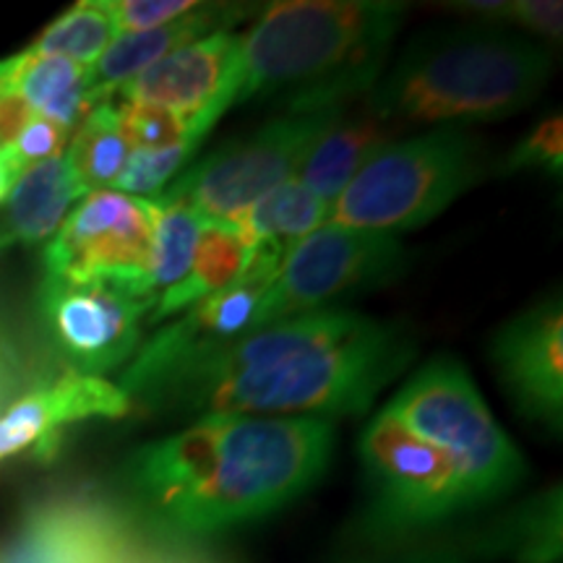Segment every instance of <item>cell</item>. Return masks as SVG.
Segmentation results:
<instances>
[{
	"mask_svg": "<svg viewBox=\"0 0 563 563\" xmlns=\"http://www.w3.org/2000/svg\"><path fill=\"white\" fill-rule=\"evenodd\" d=\"M334 439L321 418L207 415L133 449L121 467L123 514L173 543L262 522L321 481Z\"/></svg>",
	"mask_w": 563,
	"mask_h": 563,
	"instance_id": "cell-1",
	"label": "cell"
},
{
	"mask_svg": "<svg viewBox=\"0 0 563 563\" xmlns=\"http://www.w3.org/2000/svg\"><path fill=\"white\" fill-rule=\"evenodd\" d=\"M418 355L407 323L352 308L290 316L152 389L141 407L178 415L321 418L363 415Z\"/></svg>",
	"mask_w": 563,
	"mask_h": 563,
	"instance_id": "cell-2",
	"label": "cell"
},
{
	"mask_svg": "<svg viewBox=\"0 0 563 563\" xmlns=\"http://www.w3.org/2000/svg\"><path fill=\"white\" fill-rule=\"evenodd\" d=\"M394 0H282L262 5L241 37L235 104L285 112L350 108L382 79L407 19Z\"/></svg>",
	"mask_w": 563,
	"mask_h": 563,
	"instance_id": "cell-3",
	"label": "cell"
},
{
	"mask_svg": "<svg viewBox=\"0 0 563 563\" xmlns=\"http://www.w3.org/2000/svg\"><path fill=\"white\" fill-rule=\"evenodd\" d=\"M553 76L551 45L485 21L412 34L368 91L373 115L407 125L493 123L530 108Z\"/></svg>",
	"mask_w": 563,
	"mask_h": 563,
	"instance_id": "cell-4",
	"label": "cell"
},
{
	"mask_svg": "<svg viewBox=\"0 0 563 563\" xmlns=\"http://www.w3.org/2000/svg\"><path fill=\"white\" fill-rule=\"evenodd\" d=\"M488 173V150L467 125L394 139L336 196L329 222L399 235L433 222Z\"/></svg>",
	"mask_w": 563,
	"mask_h": 563,
	"instance_id": "cell-5",
	"label": "cell"
},
{
	"mask_svg": "<svg viewBox=\"0 0 563 563\" xmlns=\"http://www.w3.org/2000/svg\"><path fill=\"white\" fill-rule=\"evenodd\" d=\"M410 431L452 456L473 509L525 483L527 460L493 418L483 394L452 355L428 361L386 402Z\"/></svg>",
	"mask_w": 563,
	"mask_h": 563,
	"instance_id": "cell-6",
	"label": "cell"
},
{
	"mask_svg": "<svg viewBox=\"0 0 563 563\" xmlns=\"http://www.w3.org/2000/svg\"><path fill=\"white\" fill-rule=\"evenodd\" d=\"M357 452L368 488L365 534L378 543L433 530L456 514L473 511L452 456L386 407L365 426Z\"/></svg>",
	"mask_w": 563,
	"mask_h": 563,
	"instance_id": "cell-7",
	"label": "cell"
},
{
	"mask_svg": "<svg viewBox=\"0 0 563 563\" xmlns=\"http://www.w3.org/2000/svg\"><path fill=\"white\" fill-rule=\"evenodd\" d=\"M344 110L282 112L188 165L154 199L186 203L203 222L243 224L245 214L266 194L298 175L302 162Z\"/></svg>",
	"mask_w": 563,
	"mask_h": 563,
	"instance_id": "cell-8",
	"label": "cell"
},
{
	"mask_svg": "<svg viewBox=\"0 0 563 563\" xmlns=\"http://www.w3.org/2000/svg\"><path fill=\"white\" fill-rule=\"evenodd\" d=\"M407 264L410 251L399 235L327 222L287 249L266 292L262 327L391 285Z\"/></svg>",
	"mask_w": 563,
	"mask_h": 563,
	"instance_id": "cell-9",
	"label": "cell"
},
{
	"mask_svg": "<svg viewBox=\"0 0 563 563\" xmlns=\"http://www.w3.org/2000/svg\"><path fill=\"white\" fill-rule=\"evenodd\" d=\"M287 249L258 241L251 269L230 287L196 302L173 323H159L146 344H139L121 376V391L136 405L180 371L207 361L262 327V308Z\"/></svg>",
	"mask_w": 563,
	"mask_h": 563,
	"instance_id": "cell-10",
	"label": "cell"
},
{
	"mask_svg": "<svg viewBox=\"0 0 563 563\" xmlns=\"http://www.w3.org/2000/svg\"><path fill=\"white\" fill-rule=\"evenodd\" d=\"M37 313L47 342L68 371L104 378L136 355L152 302L115 279H66L45 274Z\"/></svg>",
	"mask_w": 563,
	"mask_h": 563,
	"instance_id": "cell-11",
	"label": "cell"
},
{
	"mask_svg": "<svg viewBox=\"0 0 563 563\" xmlns=\"http://www.w3.org/2000/svg\"><path fill=\"white\" fill-rule=\"evenodd\" d=\"M154 220V199H136L110 188L91 191L76 203L47 243L42 256L45 274L66 279H115L146 300L141 285L150 262Z\"/></svg>",
	"mask_w": 563,
	"mask_h": 563,
	"instance_id": "cell-12",
	"label": "cell"
},
{
	"mask_svg": "<svg viewBox=\"0 0 563 563\" xmlns=\"http://www.w3.org/2000/svg\"><path fill=\"white\" fill-rule=\"evenodd\" d=\"M238 84L241 37L235 32H217L157 60L112 97L178 112L188 121V136L203 141L224 112L235 108Z\"/></svg>",
	"mask_w": 563,
	"mask_h": 563,
	"instance_id": "cell-13",
	"label": "cell"
},
{
	"mask_svg": "<svg viewBox=\"0 0 563 563\" xmlns=\"http://www.w3.org/2000/svg\"><path fill=\"white\" fill-rule=\"evenodd\" d=\"M490 363L517 412L548 433L563 428V306L553 290L493 334Z\"/></svg>",
	"mask_w": 563,
	"mask_h": 563,
	"instance_id": "cell-14",
	"label": "cell"
},
{
	"mask_svg": "<svg viewBox=\"0 0 563 563\" xmlns=\"http://www.w3.org/2000/svg\"><path fill=\"white\" fill-rule=\"evenodd\" d=\"M136 527L123 511L89 496L32 506L0 540V563H112Z\"/></svg>",
	"mask_w": 563,
	"mask_h": 563,
	"instance_id": "cell-15",
	"label": "cell"
},
{
	"mask_svg": "<svg viewBox=\"0 0 563 563\" xmlns=\"http://www.w3.org/2000/svg\"><path fill=\"white\" fill-rule=\"evenodd\" d=\"M131 410V399L108 378L60 373L0 410V464L24 454L51 460L63 428L87 420H118Z\"/></svg>",
	"mask_w": 563,
	"mask_h": 563,
	"instance_id": "cell-16",
	"label": "cell"
},
{
	"mask_svg": "<svg viewBox=\"0 0 563 563\" xmlns=\"http://www.w3.org/2000/svg\"><path fill=\"white\" fill-rule=\"evenodd\" d=\"M251 5L238 3H201L199 9L150 32L115 34V40L104 47V53L89 68L91 100H110L118 89L144 74L154 63L191 45V42L217 32H232L238 21L251 16Z\"/></svg>",
	"mask_w": 563,
	"mask_h": 563,
	"instance_id": "cell-17",
	"label": "cell"
},
{
	"mask_svg": "<svg viewBox=\"0 0 563 563\" xmlns=\"http://www.w3.org/2000/svg\"><path fill=\"white\" fill-rule=\"evenodd\" d=\"M87 194L66 154L26 167L3 201L0 251L51 241Z\"/></svg>",
	"mask_w": 563,
	"mask_h": 563,
	"instance_id": "cell-18",
	"label": "cell"
},
{
	"mask_svg": "<svg viewBox=\"0 0 563 563\" xmlns=\"http://www.w3.org/2000/svg\"><path fill=\"white\" fill-rule=\"evenodd\" d=\"M256 251L258 241L243 224L203 222L201 241L196 245L194 262L188 266L186 277L159 295L150 313V323L154 327L167 323L173 316H180L196 302L230 287L232 282H238L251 269Z\"/></svg>",
	"mask_w": 563,
	"mask_h": 563,
	"instance_id": "cell-19",
	"label": "cell"
},
{
	"mask_svg": "<svg viewBox=\"0 0 563 563\" xmlns=\"http://www.w3.org/2000/svg\"><path fill=\"white\" fill-rule=\"evenodd\" d=\"M0 91L19 97L34 115L47 118L66 131L76 129L95 104L89 95V68L30 51L5 58Z\"/></svg>",
	"mask_w": 563,
	"mask_h": 563,
	"instance_id": "cell-20",
	"label": "cell"
},
{
	"mask_svg": "<svg viewBox=\"0 0 563 563\" xmlns=\"http://www.w3.org/2000/svg\"><path fill=\"white\" fill-rule=\"evenodd\" d=\"M394 139H399V131L373 115L368 108L361 112L344 110L340 121L313 146L295 178L319 199L334 203L350 180L363 170L365 162Z\"/></svg>",
	"mask_w": 563,
	"mask_h": 563,
	"instance_id": "cell-21",
	"label": "cell"
},
{
	"mask_svg": "<svg viewBox=\"0 0 563 563\" xmlns=\"http://www.w3.org/2000/svg\"><path fill=\"white\" fill-rule=\"evenodd\" d=\"M481 559H506L511 563L561 561V488L540 490L517 504L509 514L485 527L473 543Z\"/></svg>",
	"mask_w": 563,
	"mask_h": 563,
	"instance_id": "cell-22",
	"label": "cell"
},
{
	"mask_svg": "<svg viewBox=\"0 0 563 563\" xmlns=\"http://www.w3.org/2000/svg\"><path fill=\"white\" fill-rule=\"evenodd\" d=\"M129 152L118 102L100 100L91 104L84 121L76 125L66 157L89 191H102L121 175Z\"/></svg>",
	"mask_w": 563,
	"mask_h": 563,
	"instance_id": "cell-23",
	"label": "cell"
},
{
	"mask_svg": "<svg viewBox=\"0 0 563 563\" xmlns=\"http://www.w3.org/2000/svg\"><path fill=\"white\" fill-rule=\"evenodd\" d=\"M157 201V220H154L150 262L144 272V290L146 300L152 306L165 290L186 277L188 266L194 262L196 245L201 241L203 220L194 209L178 201Z\"/></svg>",
	"mask_w": 563,
	"mask_h": 563,
	"instance_id": "cell-24",
	"label": "cell"
},
{
	"mask_svg": "<svg viewBox=\"0 0 563 563\" xmlns=\"http://www.w3.org/2000/svg\"><path fill=\"white\" fill-rule=\"evenodd\" d=\"M332 214V203L308 191L298 178L285 180L264 196L262 201L245 214L243 228L256 241L277 243L282 249H292L295 243L323 228Z\"/></svg>",
	"mask_w": 563,
	"mask_h": 563,
	"instance_id": "cell-25",
	"label": "cell"
},
{
	"mask_svg": "<svg viewBox=\"0 0 563 563\" xmlns=\"http://www.w3.org/2000/svg\"><path fill=\"white\" fill-rule=\"evenodd\" d=\"M115 34V24L102 0H81L45 26V32L32 42L30 53L55 55L91 68Z\"/></svg>",
	"mask_w": 563,
	"mask_h": 563,
	"instance_id": "cell-26",
	"label": "cell"
},
{
	"mask_svg": "<svg viewBox=\"0 0 563 563\" xmlns=\"http://www.w3.org/2000/svg\"><path fill=\"white\" fill-rule=\"evenodd\" d=\"M449 11L467 13L485 24L514 26L527 37L545 42H559L563 34V5L559 0H462L446 3Z\"/></svg>",
	"mask_w": 563,
	"mask_h": 563,
	"instance_id": "cell-27",
	"label": "cell"
},
{
	"mask_svg": "<svg viewBox=\"0 0 563 563\" xmlns=\"http://www.w3.org/2000/svg\"><path fill=\"white\" fill-rule=\"evenodd\" d=\"M199 144L183 141V144L167 146V150H131L121 175L110 186V191L136 196V199H154L165 191L178 175L191 165Z\"/></svg>",
	"mask_w": 563,
	"mask_h": 563,
	"instance_id": "cell-28",
	"label": "cell"
},
{
	"mask_svg": "<svg viewBox=\"0 0 563 563\" xmlns=\"http://www.w3.org/2000/svg\"><path fill=\"white\" fill-rule=\"evenodd\" d=\"M115 102L121 110V125L129 150L154 152L183 144V141H194L188 136V121L178 112L150 102ZM196 144H201V141H196Z\"/></svg>",
	"mask_w": 563,
	"mask_h": 563,
	"instance_id": "cell-29",
	"label": "cell"
},
{
	"mask_svg": "<svg viewBox=\"0 0 563 563\" xmlns=\"http://www.w3.org/2000/svg\"><path fill=\"white\" fill-rule=\"evenodd\" d=\"M545 173L548 178L559 180L563 175V118L553 112L540 121L534 129L517 141V146L506 154L498 165L501 175L517 173Z\"/></svg>",
	"mask_w": 563,
	"mask_h": 563,
	"instance_id": "cell-30",
	"label": "cell"
},
{
	"mask_svg": "<svg viewBox=\"0 0 563 563\" xmlns=\"http://www.w3.org/2000/svg\"><path fill=\"white\" fill-rule=\"evenodd\" d=\"M118 34L150 32L199 9L196 0H102Z\"/></svg>",
	"mask_w": 563,
	"mask_h": 563,
	"instance_id": "cell-31",
	"label": "cell"
},
{
	"mask_svg": "<svg viewBox=\"0 0 563 563\" xmlns=\"http://www.w3.org/2000/svg\"><path fill=\"white\" fill-rule=\"evenodd\" d=\"M68 133L70 131L63 129V125L32 112L30 121L21 125L16 139L3 150V157L9 159L19 173H24L26 167L37 165V162L60 157L70 139Z\"/></svg>",
	"mask_w": 563,
	"mask_h": 563,
	"instance_id": "cell-32",
	"label": "cell"
},
{
	"mask_svg": "<svg viewBox=\"0 0 563 563\" xmlns=\"http://www.w3.org/2000/svg\"><path fill=\"white\" fill-rule=\"evenodd\" d=\"M112 563H222L217 555L203 553L199 543H173V540L152 538L136 527L129 545Z\"/></svg>",
	"mask_w": 563,
	"mask_h": 563,
	"instance_id": "cell-33",
	"label": "cell"
},
{
	"mask_svg": "<svg viewBox=\"0 0 563 563\" xmlns=\"http://www.w3.org/2000/svg\"><path fill=\"white\" fill-rule=\"evenodd\" d=\"M30 118H32V110L26 108L19 97L0 91V152L16 139L21 125L30 121Z\"/></svg>",
	"mask_w": 563,
	"mask_h": 563,
	"instance_id": "cell-34",
	"label": "cell"
},
{
	"mask_svg": "<svg viewBox=\"0 0 563 563\" xmlns=\"http://www.w3.org/2000/svg\"><path fill=\"white\" fill-rule=\"evenodd\" d=\"M386 563H470V555L446 551V548H431V551H420L402 555V559H394Z\"/></svg>",
	"mask_w": 563,
	"mask_h": 563,
	"instance_id": "cell-35",
	"label": "cell"
},
{
	"mask_svg": "<svg viewBox=\"0 0 563 563\" xmlns=\"http://www.w3.org/2000/svg\"><path fill=\"white\" fill-rule=\"evenodd\" d=\"M19 175H21V173L16 170V167H13L11 162L3 157V152H0V203H3L5 196L11 194L13 183H16Z\"/></svg>",
	"mask_w": 563,
	"mask_h": 563,
	"instance_id": "cell-36",
	"label": "cell"
},
{
	"mask_svg": "<svg viewBox=\"0 0 563 563\" xmlns=\"http://www.w3.org/2000/svg\"><path fill=\"white\" fill-rule=\"evenodd\" d=\"M11 391H13L11 365H9V357H5V347L0 344V407H3L5 399L11 397Z\"/></svg>",
	"mask_w": 563,
	"mask_h": 563,
	"instance_id": "cell-37",
	"label": "cell"
},
{
	"mask_svg": "<svg viewBox=\"0 0 563 563\" xmlns=\"http://www.w3.org/2000/svg\"><path fill=\"white\" fill-rule=\"evenodd\" d=\"M3 74H5V60H0V81H3Z\"/></svg>",
	"mask_w": 563,
	"mask_h": 563,
	"instance_id": "cell-38",
	"label": "cell"
}]
</instances>
